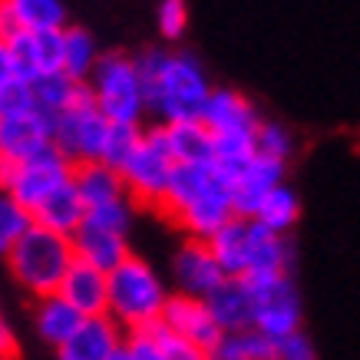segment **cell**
<instances>
[{"mask_svg": "<svg viewBox=\"0 0 360 360\" xmlns=\"http://www.w3.org/2000/svg\"><path fill=\"white\" fill-rule=\"evenodd\" d=\"M291 241L288 235H274L258 221H248L245 231V274L241 278H262V274H291Z\"/></svg>", "mask_w": 360, "mask_h": 360, "instance_id": "14", "label": "cell"}, {"mask_svg": "<svg viewBox=\"0 0 360 360\" xmlns=\"http://www.w3.org/2000/svg\"><path fill=\"white\" fill-rule=\"evenodd\" d=\"M0 360H17V338L4 321H0Z\"/></svg>", "mask_w": 360, "mask_h": 360, "instance_id": "41", "label": "cell"}, {"mask_svg": "<svg viewBox=\"0 0 360 360\" xmlns=\"http://www.w3.org/2000/svg\"><path fill=\"white\" fill-rule=\"evenodd\" d=\"M99 60L96 40L83 27H63V77L73 83H89V73Z\"/></svg>", "mask_w": 360, "mask_h": 360, "instance_id": "28", "label": "cell"}, {"mask_svg": "<svg viewBox=\"0 0 360 360\" xmlns=\"http://www.w3.org/2000/svg\"><path fill=\"white\" fill-rule=\"evenodd\" d=\"M73 262H77V258H73L70 238L40 229V225H30V229L23 231V238L7 251L11 274L33 297L56 295V288H60L63 274L70 271Z\"/></svg>", "mask_w": 360, "mask_h": 360, "instance_id": "3", "label": "cell"}, {"mask_svg": "<svg viewBox=\"0 0 360 360\" xmlns=\"http://www.w3.org/2000/svg\"><path fill=\"white\" fill-rule=\"evenodd\" d=\"M165 146L172 162H212V132L202 122L165 126Z\"/></svg>", "mask_w": 360, "mask_h": 360, "instance_id": "25", "label": "cell"}, {"mask_svg": "<svg viewBox=\"0 0 360 360\" xmlns=\"http://www.w3.org/2000/svg\"><path fill=\"white\" fill-rule=\"evenodd\" d=\"M106 295H110L106 314L126 334L155 324L162 317L165 301H169V291L159 281V274L153 271V264L136 258V255H129L120 268H112L106 274Z\"/></svg>", "mask_w": 360, "mask_h": 360, "instance_id": "1", "label": "cell"}, {"mask_svg": "<svg viewBox=\"0 0 360 360\" xmlns=\"http://www.w3.org/2000/svg\"><path fill=\"white\" fill-rule=\"evenodd\" d=\"M33 112L37 106H33V89L27 79L13 77L11 83L0 86V120H27Z\"/></svg>", "mask_w": 360, "mask_h": 360, "instance_id": "34", "label": "cell"}, {"mask_svg": "<svg viewBox=\"0 0 360 360\" xmlns=\"http://www.w3.org/2000/svg\"><path fill=\"white\" fill-rule=\"evenodd\" d=\"M188 27V7L186 0H162L159 4V33L165 40H182Z\"/></svg>", "mask_w": 360, "mask_h": 360, "instance_id": "37", "label": "cell"}, {"mask_svg": "<svg viewBox=\"0 0 360 360\" xmlns=\"http://www.w3.org/2000/svg\"><path fill=\"white\" fill-rule=\"evenodd\" d=\"M20 30L40 33V30H63L66 27V7L60 0H7Z\"/></svg>", "mask_w": 360, "mask_h": 360, "instance_id": "29", "label": "cell"}, {"mask_svg": "<svg viewBox=\"0 0 360 360\" xmlns=\"http://www.w3.org/2000/svg\"><path fill=\"white\" fill-rule=\"evenodd\" d=\"M297 215H301L297 192L281 182V186H274L271 192L264 195V202L258 205V212H255V219L251 221H258L262 229L274 231V235H288V231L297 225Z\"/></svg>", "mask_w": 360, "mask_h": 360, "instance_id": "27", "label": "cell"}, {"mask_svg": "<svg viewBox=\"0 0 360 360\" xmlns=\"http://www.w3.org/2000/svg\"><path fill=\"white\" fill-rule=\"evenodd\" d=\"M56 295L63 297L66 304L83 317L106 314V304H110V295H106V274L96 271V268H89V264H83V262L70 264V271L63 274V281H60V288H56Z\"/></svg>", "mask_w": 360, "mask_h": 360, "instance_id": "16", "label": "cell"}, {"mask_svg": "<svg viewBox=\"0 0 360 360\" xmlns=\"http://www.w3.org/2000/svg\"><path fill=\"white\" fill-rule=\"evenodd\" d=\"M13 77H17V73H13L11 50H7V44H0V86H4V83H11Z\"/></svg>", "mask_w": 360, "mask_h": 360, "instance_id": "42", "label": "cell"}, {"mask_svg": "<svg viewBox=\"0 0 360 360\" xmlns=\"http://www.w3.org/2000/svg\"><path fill=\"white\" fill-rule=\"evenodd\" d=\"M142 330H149V334L155 338V344H159V350H162L165 360H208L198 347H192L188 340H182L179 334H172L162 321H155V324H149V328H142Z\"/></svg>", "mask_w": 360, "mask_h": 360, "instance_id": "36", "label": "cell"}, {"mask_svg": "<svg viewBox=\"0 0 360 360\" xmlns=\"http://www.w3.org/2000/svg\"><path fill=\"white\" fill-rule=\"evenodd\" d=\"M172 278H175V288H179L175 295L198 297V301H205V297L225 281V274H221L219 262L212 258L208 245L205 241H195V238H188L182 248L175 251Z\"/></svg>", "mask_w": 360, "mask_h": 360, "instance_id": "12", "label": "cell"}, {"mask_svg": "<svg viewBox=\"0 0 360 360\" xmlns=\"http://www.w3.org/2000/svg\"><path fill=\"white\" fill-rule=\"evenodd\" d=\"M83 215H86V205H83L73 179L60 182V186L30 212L33 225H40V229H46V231H56V235H63V238H73V231L83 225Z\"/></svg>", "mask_w": 360, "mask_h": 360, "instance_id": "19", "label": "cell"}, {"mask_svg": "<svg viewBox=\"0 0 360 360\" xmlns=\"http://www.w3.org/2000/svg\"><path fill=\"white\" fill-rule=\"evenodd\" d=\"M271 360H317V350L304 330H295V334H288V338L274 340Z\"/></svg>", "mask_w": 360, "mask_h": 360, "instance_id": "38", "label": "cell"}, {"mask_svg": "<svg viewBox=\"0 0 360 360\" xmlns=\"http://www.w3.org/2000/svg\"><path fill=\"white\" fill-rule=\"evenodd\" d=\"M17 33H23V30H20V23H17V17H13L11 4L0 0V44H11Z\"/></svg>", "mask_w": 360, "mask_h": 360, "instance_id": "40", "label": "cell"}, {"mask_svg": "<svg viewBox=\"0 0 360 360\" xmlns=\"http://www.w3.org/2000/svg\"><path fill=\"white\" fill-rule=\"evenodd\" d=\"M255 301L251 328L271 340H281L288 334L301 330V297L291 281V274H262V278H245Z\"/></svg>", "mask_w": 360, "mask_h": 360, "instance_id": "6", "label": "cell"}, {"mask_svg": "<svg viewBox=\"0 0 360 360\" xmlns=\"http://www.w3.org/2000/svg\"><path fill=\"white\" fill-rule=\"evenodd\" d=\"M122 354H126V360H165L149 330H132V334H126Z\"/></svg>", "mask_w": 360, "mask_h": 360, "instance_id": "39", "label": "cell"}, {"mask_svg": "<svg viewBox=\"0 0 360 360\" xmlns=\"http://www.w3.org/2000/svg\"><path fill=\"white\" fill-rule=\"evenodd\" d=\"M139 142H142V126L110 122L106 139H103V149H99V162L110 165L112 172H122V165L132 159V153L139 149Z\"/></svg>", "mask_w": 360, "mask_h": 360, "instance_id": "31", "label": "cell"}, {"mask_svg": "<svg viewBox=\"0 0 360 360\" xmlns=\"http://www.w3.org/2000/svg\"><path fill=\"white\" fill-rule=\"evenodd\" d=\"M284 165L288 162H281V159L255 153L248 159V165H245L235 179L225 182V186H229V198H231L235 219H241V221L255 219V212H258V205L264 202V195H268L274 186H281Z\"/></svg>", "mask_w": 360, "mask_h": 360, "instance_id": "9", "label": "cell"}, {"mask_svg": "<svg viewBox=\"0 0 360 360\" xmlns=\"http://www.w3.org/2000/svg\"><path fill=\"white\" fill-rule=\"evenodd\" d=\"M79 324H83V314H77L60 295L37 297V330L50 347H66V340L77 334Z\"/></svg>", "mask_w": 360, "mask_h": 360, "instance_id": "24", "label": "cell"}, {"mask_svg": "<svg viewBox=\"0 0 360 360\" xmlns=\"http://www.w3.org/2000/svg\"><path fill=\"white\" fill-rule=\"evenodd\" d=\"M53 136V122L33 112L27 120H0V159L7 162H23L37 149H44Z\"/></svg>", "mask_w": 360, "mask_h": 360, "instance_id": "21", "label": "cell"}, {"mask_svg": "<svg viewBox=\"0 0 360 360\" xmlns=\"http://www.w3.org/2000/svg\"><path fill=\"white\" fill-rule=\"evenodd\" d=\"M89 93L96 110L106 122L120 126H142L146 116V96L136 73L132 56L126 53H99L93 73H89Z\"/></svg>", "mask_w": 360, "mask_h": 360, "instance_id": "4", "label": "cell"}, {"mask_svg": "<svg viewBox=\"0 0 360 360\" xmlns=\"http://www.w3.org/2000/svg\"><path fill=\"white\" fill-rule=\"evenodd\" d=\"M60 360H70V357H63V354H60Z\"/></svg>", "mask_w": 360, "mask_h": 360, "instance_id": "44", "label": "cell"}, {"mask_svg": "<svg viewBox=\"0 0 360 360\" xmlns=\"http://www.w3.org/2000/svg\"><path fill=\"white\" fill-rule=\"evenodd\" d=\"M159 321H162L172 334H179V338L188 340L192 347H198L205 357H212V350L219 347V340H221L219 324L212 321L205 301H198V297L169 295Z\"/></svg>", "mask_w": 360, "mask_h": 360, "instance_id": "11", "label": "cell"}, {"mask_svg": "<svg viewBox=\"0 0 360 360\" xmlns=\"http://www.w3.org/2000/svg\"><path fill=\"white\" fill-rule=\"evenodd\" d=\"M30 225H33L30 212L17 205L11 195L0 192V255H4V258H7V251L23 238V231L30 229Z\"/></svg>", "mask_w": 360, "mask_h": 360, "instance_id": "32", "label": "cell"}, {"mask_svg": "<svg viewBox=\"0 0 360 360\" xmlns=\"http://www.w3.org/2000/svg\"><path fill=\"white\" fill-rule=\"evenodd\" d=\"M70 179L77 186L79 198L86 208L110 205V202H122L126 198V186H122L120 172H112L110 165L103 162H83L70 169Z\"/></svg>", "mask_w": 360, "mask_h": 360, "instance_id": "22", "label": "cell"}, {"mask_svg": "<svg viewBox=\"0 0 360 360\" xmlns=\"http://www.w3.org/2000/svg\"><path fill=\"white\" fill-rule=\"evenodd\" d=\"M172 155L165 146V126H149L142 129L139 149L132 153V159L122 165V186H126V202L129 205H146L155 208L162 205L165 186H169V172H172Z\"/></svg>", "mask_w": 360, "mask_h": 360, "instance_id": "5", "label": "cell"}, {"mask_svg": "<svg viewBox=\"0 0 360 360\" xmlns=\"http://www.w3.org/2000/svg\"><path fill=\"white\" fill-rule=\"evenodd\" d=\"M198 122L212 136H255L262 120H258L255 106L241 93H235V89H212Z\"/></svg>", "mask_w": 360, "mask_h": 360, "instance_id": "13", "label": "cell"}, {"mask_svg": "<svg viewBox=\"0 0 360 360\" xmlns=\"http://www.w3.org/2000/svg\"><path fill=\"white\" fill-rule=\"evenodd\" d=\"M83 225L99 229V231H110V235H122V238H126V231H129V225H132V205L122 198V202H110V205L86 208Z\"/></svg>", "mask_w": 360, "mask_h": 360, "instance_id": "33", "label": "cell"}, {"mask_svg": "<svg viewBox=\"0 0 360 360\" xmlns=\"http://www.w3.org/2000/svg\"><path fill=\"white\" fill-rule=\"evenodd\" d=\"M274 344L255 328L235 330V334H221L219 347L212 350L208 360H271Z\"/></svg>", "mask_w": 360, "mask_h": 360, "instance_id": "30", "label": "cell"}, {"mask_svg": "<svg viewBox=\"0 0 360 360\" xmlns=\"http://www.w3.org/2000/svg\"><path fill=\"white\" fill-rule=\"evenodd\" d=\"M11 60L17 79L33 83L37 77L63 73V30H40V33H17L11 44Z\"/></svg>", "mask_w": 360, "mask_h": 360, "instance_id": "10", "label": "cell"}, {"mask_svg": "<svg viewBox=\"0 0 360 360\" xmlns=\"http://www.w3.org/2000/svg\"><path fill=\"white\" fill-rule=\"evenodd\" d=\"M30 89H33V106H37V112H40L44 120L53 122L60 112H66L73 103H79V99L86 96L89 83H73V79L63 77V73H50V77L33 79Z\"/></svg>", "mask_w": 360, "mask_h": 360, "instance_id": "23", "label": "cell"}, {"mask_svg": "<svg viewBox=\"0 0 360 360\" xmlns=\"http://www.w3.org/2000/svg\"><path fill=\"white\" fill-rule=\"evenodd\" d=\"M231 219H235V212H231L229 186L221 182V186H215L202 198H195L188 208H182V212L172 219V225H179L182 231H188V238L208 241L221 225H229Z\"/></svg>", "mask_w": 360, "mask_h": 360, "instance_id": "17", "label": "cell"}, {"mask_svg": "<svg viewBox=\"0 0 360 360\" xmlns=\"http://www.w3.org/2000/svg\"><path fill=\"white\" fill-rule=\"evenodd\" d=\"M212 93L205 79V70L198 66L195 56L188 53H169L165 56L159 77L153 79V86H146V110L155 112L162 126H175V122H198L205 99Z\"/></svg>", "mask_w": 360, "mask_h": 360, "instance_id": "2", "label": "cell"}, {"mask_svg": "<svg viewBox=\"0 0 360 360\" xmlns=\"http://www.w3.org/2000/svg\"><path fill=\"white\" fill-rule=\"evenodd\" d=\"M205 307H208V314H212V321L219 324L221 334L248 330L251 317H255V301H251V288L245 278H225L205 297Z\"/></svg>", "mask_w": 360, "mask_h": 360, "instance_id": "18", "label": "cell"}, {"mask_svg": "<svg viewBox=\"0 0 360 360\" xmlns=\"http://www.w3.org/2000/svg\"><path fill=\"white\" fill-rule=\"evenodd\" d=\"M122 340H126V330L110 314L83 317V324L66 340V347H60V354L70 360H110L112 354L122 350Z\"/></svg>", "mask_w": 360, "mask_h": 360, "instance_id": "15", "label": "cell"}, {"mask_svg": "<svg viewBox=\"0 0 360 360\" xmlns=\"http://www.w3.org/2000/svg\"><path fill=\"white\" fill-rule=\"evenodd\" d=\"M106 129H110V122L103 120V112L93 103V93L86 89V96L53 120V136L50 139H53L56 153L63 155L70 169H73V165L83 162H99Z\"/></svg>", "mask_w": 360, "mask_h": 360, "instance_id": "7", "label": "cell"}, {"mask_svg": "<svg viewBox=\"0 0 360 360\" xmlns=\"http://www.w3.org/2000/svg\"><path fill=\"white\" fill-rule=\"evenodd\" d=\"M110 360H126V354H122V350H120V354H112Z\"/></svg>", "mask_w": 360, "mask_h": 360, "instance_id": "43", "label": "cell"}, {"mask_svg": "<svg viewBox=\"0 0 360 360\" xmlns=\"http://www.w3.org/2000/svg\"><path fill=\"white\" fill-rule=\"evenodd\" d=\"M66 179H70V162L56 153L53 142H46L44 149H37L30 159L17 162V175H13L7 195L20 208L33 212V208L40 205L60 182H66Z\"/></svg>", "mask_w": 360, "mask_h": 360, "instance_id": "8", "label": "cell"}, {"mask_svg": "<svg viewBox=\"0 0 360 360\" xmlns=\"http://www.w3.org/2000/svg\"><path fill=\"white\" fill-rule=\"evenodd\" d=\"M291 149H295V139H291V132L284 129L281 122H258V132H255V153L288 162Z\"/></svg>", "mask_w": 360, "mask_h": 360, "instance_id": "35", "label": "cell"}, {"mask_svg": "<svg viewBox=\"0 0 360 360\" xmlns=\"http://www.w3.org/2000/svg\"><path fill=\"white\" fill-rule=\"evenodd\" d=\"M73 258L89 268H96V271L110 274L112 268H120L126 258H129V241L122 238V235H110V231H99V229H89V225H79L73 231Z\"/></svg>", "mask_w": 360, "mask_h": 360, "instance_id": "20", "label": "cell"}, {"mask_svg": "<svg viewBox=\"0 0 360 360\" xmlns=\"http://www.w3.org/2000/svg\"><path fill=\"white\" fill-rule=\"evenodd\" d=\"M245 231H248V221L231 219L229 225H221V229L205 241L225 278H241V274H245Z\"/></svg>", "mask_w": 360, "mask_h": 360, "instance_id": "26", "label": "cell"}]
</instances>
